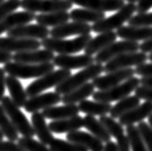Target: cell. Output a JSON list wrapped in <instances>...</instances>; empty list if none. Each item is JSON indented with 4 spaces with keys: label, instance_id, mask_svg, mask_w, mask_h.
Segmentation results:
<instances>
[{
    "label": "cell",
    "instance_id": "cell-1",
    "mask_svg": "<svg viewBox=\"0 0 152 151\" xmlns=\"http://www.w3.org/2000/svg\"><path fill=\"white\" fill-rule=\"evenodd\" d=\"M91 38V34L80 35L71 40L47 37L42 40V47L59 54H73L85 50Z\"/></svg>",
    "mask_w": 152,
    "mask_h": 151
},
{
    "label": "cell",
    "instance_id": "cell-2",
    "mask_svg": "<svg viewBox=\"0 0 152 151\" xmlns=\"http://www.w3.org/2000/svg\"><path fill=\"white\" fill-rule=\"evenodd\" d=\"M102 72H104V66L101 63H93L86 68H83V70L79 71L78 73L69 76L66 79L55 87V91L61 95L66 94L85 84L91 79L100 76Z\"/></svg>",
    "mask_w": 152,
    "mask_h": 151
},
{
    "label": "cell",
    "instance_id": "cell-3",
    "mask_svg": "<svg viewBox=\"0 0 152 151\" xmlns=\"http://www.w3.org/2000/svg\"><path fill=\"white\" fill-rule=\"evenodd\" d=\"M55 65L52 62L41 63V64H29V63L8 62L4 64V70L7 74L18 78H41L42 76L54 71Z\"/></svg>",
    "mask_w": 152,
    "mask_h": 151
},
{
    "label": "cell",
    "instance_id": "cell-4",
    "mask_svg": "<svg viewBox=\"0 0 152 151\" xmlns=\"http://www.w3.org/2000/svg\"><path fill=\"white\" fill-rule=\"evenodd\" d=\"M136 10H137V5L135 3H127L114 15L94 22L91 25V29L94 32L98 34L118 29L129 21V19L135 14Z\"/></svg>",
    "mask_w": 152,
    "mask_h": 151
},
{
    "label": "cell",
    "instance_id": "cell-5",
    "mask_svg": "<svg viewBox=\"0 0 152 151\" xmlns=\"http://www.w3.org/2000/svg\"><path fill=\"white\" fill-rule=\"evenodd\" d=\"M141 84V79L137 77H132L126 79L119 84L109 89L98 90L93 94V98L94 101L104 102V103H112L115 101H119L121 99L129 96L135 89Z\"/></svg>",
    "mask_w": 152,
    "mask_h": 151
},
{
    "label": "cell",
    "instance_id": "cell-6",
    "mask_svg": "<svg viewBox=\"0 0 152 151\" xmlns=\"http://www.w3.org/2000/svg\"><path fill=\"white\" fill-rule=\"evenodd\" d=\"M1 106L19 134H21L23 137L28 138H33L35 136L33 126L10 96L3 97L1 100Z\"/></svg>",
    "mask_w": 152,
    "mask_h": 151
},
{
    "label": "cell",
    "instance_id": "cell-7",
    "mask_svg": "<svg viewBox=\"0 0 152 151\" xmlns=\"http://www.w3.org/2000/svg\"><path fill=\"white\" fill-rule=\"evenodd\" d=\"M69 76H71L70 70L60 68L59 70H54L41 78H38L26 87L27 96L33 97L38 94H41L45 90L49 89L51 87H56Z\"/></svg>",
    "mask_w": 152,
    "mask_h": 151
},
{
    "label": "cell",
    "instance_id": "cell-8",
    "mask_svg": "<svg viewBox=\"0 0 152 151\" xmlns=\"http://www.w3.org/2000/svg\"><path fill=\"white\" fill-rule=\"evenodd\" d=\"M70 0H20V7L33 13H52L69 11L72 8Z\"/></svg>",
    "mask_w": 152,
    "mask_h": 151
},
{
    "label": "cell",
    "instance_id": "cell-9",
    "mask_svg": "<svg viewBox=\"0 0 152 151\" xmlns=\"http://www.w3.org/2000/svg\"><path fill=\"white\" fill-rule=\"evenodd\" d=\"M147 59H148V55H146V53L142 51L126 53L106 62L104 66V72L110 73L121 69L131 68L132 66L137 67L142 63H145Z\"/></svg>",
    "mask_w": 152,
    "mask_h": 151
},
{
    "label": "cell",
    "instance_id": "cell-10",
    "mask_svg": "<svg viewBox=\"0 0 152 151\" xmlns=\"http://www.w3.org/2000/svg\"><path fill=\"white\" fill-rule=\"evenodd\" d=\"M140 50V44L138 42L128 41V40H122V41L114 42L111 45L106 47L103 50L99 51L95 54L94 62L96 63H106L111 59L118 56V55L138 51Z\"/></svg>",
    "mask_w": 152,
    "mask_h": 151
},
{
    "label": "cell",
    "instance_id": "cell-11",
    "mask_svg": "<svg viewBox=\"0 0 152 151\" xmlns=\"http://www.w3.org/2000/svg\"><path fill=\"white\" fill-rule=\"evenodd\" d=\"M135 69L126 68L114 71V72L107 73L105 76H98L93 79V84L98 90L109 89L111 87L119 84L126 79L134 77Z\"/></svg>",
    "mask_w": 152,
    "mask_h": 151
},
{
    "label": "cell",
    "instance_id": "cell-12",
    "mask_svg": "<svg viewBox=\"0 0 152 151\" xmlns=\"http://www.w3.org/2000/svg\"><path fill=\"white\" fill-rule=\"evenodd\" d=\"M42 42L37 39L18 37H0V50L8 53H22V51L39 50Z\"/></svg>",
    "mask_w": 152,
    "mask_h": 151
},
{
    "label": "cell",
    "instance_id": "cell-13",
    "mask_svg": "<svg viewBox=\"0 0 152 151\" xmlns=\"http://www.w3.org/2000/svg\"><path fill=\"white\" fill-rule=\"evenodd\" d=\"M94 63L93 55L81 54V55H71V54H58L53 59V64L61 69L73 70L83 69Z\"/></svg>",
    "mask_w": 152,
    "mask_h": 151
},
{
    "label": "cell",
    "instance_id": "cell-14",
    "mask_svg": "<svg viewBox=\"0 0 152 151\" xmlns=\"http://www.w3.org/2000/svg\"><path fill=\"white\" fill-rule=\"evenodd\" d=\"M62 102L61 94L54 92H47V93H41L36 96L29 97V99L26 101L25 106L23 108L29 113H37L41 110H45L49 107L55 106Z\"/></svg>",
    "mask_w": 152,
    "mask_h": 151
},
{
    "label": "cell",
    "instance_id": "cell-15",
    "mask_svg": "<svg viewBox=\"0 0 152 151\" xmlns=\"http://www.w3.org/2000/svg\"><path fill=\"white\" fill-rule=\"evenodd\" d=\"M91 31H93V29H91V26L89 23L79 21H67L64 23V24L53 27L50 30V36L53 38L64 39L69 36H73V35L80 36V35L91 34Z\"/></svg>",
    "mask_w": 152,
    "mask_h": 151
},
{
    "label": "cell",
    "instance_id": "cell-16",
    "mask_svg": "<svg viewBox=\"0 0 152 151\" xmlns=\"http://www.w3.org/2000/svg\"><path fill=\"white\" fill-rule=\"evenodd\" d=\"M7 35L10 37L28 38V39H45L50 35V30L46 26L37 24H23L9 30Z\"/></svg>",
    "mask_w": 152,
    "mask_h": 151
},
{
    "label": "cell",
    "instance_id": "cell-17",
    "mask_svg": "<svg viewBox=\"0 0 152 151\" xmlns=\"http://www.w3.org/2000/svg\"><path fill=\"white\" fill-rule=\"evenodd\" d=\"M34 19H36V15L33 12H13L0 21V35L8 32L15 27L27 24V23L33 21Z\"/></svg>",
    "mask_w": 152,
    "mask_h": 151
},
{
    "label": "cell",
    "instance_id": "cell-18",
    "mask_svg": "<svg viewBox=\"0 0 152 151\" xmlns=\"http://www.w3.org/2000/svg\"><path fill=\"white\" fill-rule=\"evenodd\" d=\"M54 53L48 50H34L15 53L13 55V60L19 63H29V64H41V63L51 62L54 59Z\"/></svg>",
    "mask_w": 152,
    "mask_h": 151
},
{
    "label": "cell",
    "instance_id": "cell-19",
    "mask_svg": "<svg viewBox=\"0 0 152 151\" xmlns=\"http://www.w3.org/2000/svg\"><path fill=\"white\" fill-rule=\"evenodd\" d=\"M66 141L81 144L89 151H103L104 142L90 133L76 130L66 134Z\"/></svg>",
    "mask_w": 152,
    "mask_h": 151
},
{
    "label": "cell",
    "instance_id": "cell-20",
    "mask_svg": "<svg viewBox=\"0 0 152 151\" xmlns=\"http://www.w3.org/2000/svg\"><path fill=\"white\" fill-rule=\"evenodd\" d=\"M70 1L82 8L104 12V13L118 11L125 5L124 0H70Z\"/></svg>",
    "mask_w": 152,
    "mask_h": 151
},
{
    "label": "cell",
    "instance_id": "cell-21",
    "mask_svg": "<svg viewBox=\"0 0 152 151\" xmlns=\"http://www.w3.org/2000/svg\"><path fill=\"white\" fill-rule=\"evenodd\" d=\"M150 114H152V103L145 101L142 105L137 106L136 108L132 109L126 113L122 114L121 117H118V122L122 126L134 125L135 123L142 122Z\"/></svg>",
    "mask_w": 152,
    "mask_h": 151
},
{
    "label": "cell",
    "instance_id": "cell-22",
    "mask_svg": "<svg viewBox=\"0 0 152 151\" xmlns=\"http://www.w3.org/2000/svg\"><path fill=\"white\" fill-rule=\"evenodd\" d=\"M117 35L128 41H145L152 38V26H121L117 29Z\"/></svg>",
    "mask_w": 152,
    "mask_h": 151
},
{
    "label": "cell",
    "instance_id": "cell-23",
    "mask_svg": "<svg viewBox=\"0 0 152 151\" xmlns=\"http://www.w3.org/2000/svg\"><path fill=\"white\" fill-rule=\"evenodd\" d=\"M117 38L118 35L117 32H115V31H108V32L99 33L97 36L90 40V42L88 43L84 51H85L86 54L89 55L96 54L99 51L103 50L106 47L111 45L112 43L115 42Z\"/></svg>",
    "mask_w": 152,
    "mask_h": 151
},
{
    "label": "cell",
    "instance_id": "cell-24",
    "mask_svg": "<svg viewBox=\"0 0 152 151\" xmlns=\"http://www.w3.org/2000/svg\"><path fill=\"white\" fill-rule=\"evenodd\" d=\"M31 124L35 131V135L38 137L39 141L45 144V145H49L50 142L53 141L54 137L52 135V132L49 129L48 125H47L45 117L43 116V114L39 112L32 113Z\"/></svg>",
    "mask_w": 152,
    "mask_h": 151
},
{
    "label": "cell",
    "instance_id": "cell-25",
    "mask_svg": "<svg viewBox=\"0 0 152 151\" xmlns=\"http://www.w3.org/2000/svg\"><path fill=\"white\" fill-rule=\"evenodd\" d=\"M80 113L79 107L76 104H64V106H52L42 110L43 116L51 120L69 118L78 115Z\"/></svg>",
    "mask_w": 152,
    "mask_h": 151
},
{
    "label": "cell",
    "instance_id": "cell-26",
    "mask_svg": "<svg viewBox=\"0 0 152 151\" xmlns=\"http://www.w3.org/2000/svg\"><path fill=\"white\" fill-rule=\"evenodd\" d=\"M49 129L52 133L56 134H63V133H69L72 131H76L84 127V119L80 115L75 116L59 119V120H53L48 124Z\"/></svg>",
    "mask_w": 152,
    "mask_h": 151
},
{
    "label": "cell",
    "instance_id": "cell-27",
    "mask_svg": "<svg viewBox=\"0 0 152 151\" xmlns=\"http://www.w3.org/2000/svg\"><path fill=\"white\" fill-rule=\"evenodd\" d=\"M6 86L10 92L11 99L18 108H23L25 103L28 100L26 90L23 88L21 82L18 81V78L9 75L6 77Z\"/></svg>",
    "mask_w": 152,
    "mask_h": 151
},
{
    "label": "cell",
    "instance_id": "cell-28",
    "mask_svg": "<svg viewBox=\"0 0 152 151\" xmlns=\"http://www.w3.org/2000/svg\"><path fill=\"white\" fill-rule=\"evenodd\" d=\"M94 85L93 82H87L82 86L78 87L70 92L64 94L62 97V102L64 104H76L80 103L90 96H93L94 92Z\"/></svg>",
    "mask_w": 152,
    "mask_h": 151
},
{
    "label": "cell",
    "instance_id": "cell-29",
    "mask_svg": "<svg viewBox=\"0 0 152 151\" xmlns=\"http://www.w3.org/2000/svg\"><path fill=\"white\" fill-rule=\"evenodd\" d=\"M84 119V127L91 132V135L96 137L103 142H108L111 141V135L108 133V131L104 127V125L99 121V119H96L94 115H86Z\"/></svg>",
    "mask_w": 152,
    "mask_h": 151
},
{
    "label": "cell",
    "instance_id": "cell-30",
    "mask_svg": "<svg viewBox=\"0 0 152 151\" xmlns=\"http://www.w3.org/2000/svg\"><path fill=\"white\" fill-rule=\"evenodd\" d=\"M79 110L83 113H86L88 115H106L107 113H110V110L112 109L111 103H104L99 101H90V100H84L79 103Z\"/></svg>",
    "mask_w": 152,
    "mask_h": 151
},
{
    "label": "cell",
    "instance_id": "cell-31",
    "mask_svg": "<svg viewBox=\"0 0 152 151\" xmlns=\"http://www.w3.org/2000/svg\"><path fill=\"white\" fill-rule=\"evenodd\" d=\"M70 19L69 14L67 11H62V12H52V13H43L36 16V21L37 23L43 26H58L64 24L69 21Z\"/></svg>",
    "mask_w": 152,
    "mask_h": 151
},
{
    "label": "cell",
    "instance_id": "cell-32",
    "mask_svg": "<svg viewBox=\"0 0 152 151\" xmlns=\"http://www.w3.org/2000/svg\"><path fill=\"white\" fill-rule=\"evenodd\" d=\"M69 17L73 21L79 22H96L105 18V13L99 11H94L86 8H77L71 10Z\"/></svg>",
    "mask_w": 152,
    "mask_h": 151
},
{
    "label": "cell",
    "instance_id": "cell-33",
    "mask_svg": "<svg viewBox=\"0 0 152 151\" xmlns=\"http://www.w3.org/2000/svg\"><path fill=\"white\" fill-rule=\"evenodd\" d=\"M140 100L141 99L138 98L136 95H134V96H130L129 95V96L121 99L115 106L112 107V109L110 110V116L115 119L121 117L122 114L126 113L132 109L139 106Z\"/></svg>",
    "mask_w": 152,
    "mask_h": 151
},
{
    "label": "cell",
    "instance_id": "cell-34",
    "mask_svg": "<svg viewBox=\"0 0 152 151\" xmlns=\"http://www.w3.org/2000/svg\"><path fill=\"white\" fill-rule=\"evenodd\" d=\"M0 131L4 135V137H6L11 141H17L19 138V133L15 129V125L11 121L1 105H0Z\"/></svg>",
    "mask_w": 152,
    "mask_h": 151
},
{
    "label": "cell",
    "instance_id": "cell-35",
    "mask_svg": "<svg viewBox=\"0 0 152 151\" xmlns=\"http://www.w3.org/2000/svg\"><path fill=\"white\" fill-rule=\"evenodd\" d=\"M126 127V136L129 140L132 151H148L138 127L135 125H129Z\"/></svg>",
    "mask_w": 152,
    "mask_h": 151
},
{
    "label": "cell",
    "instance_id": "cell-36",
    "mask_svg": "<svg viewBox=\"0 0 152 151\" xmlns=\"http://www.w3.org/2000/svg\"><path fill=\"white\" fill-rule=\"evenodd\" d=\"M49 147L52 151H89L81 144L55 138L49 144Z\"/></svg>",
    "mask_w": 152,
    "mask_h": 151
},
{
    "label": "cell",
    "instance_id": "cell-37",
    "mask_svg": "<svg viewBox=\"0 0 152 151\" xmlns=\"http://www.w3.org/2000/svg\"><path fill=\"white\" fill-rule=\"evenodd\" d=\"M99 121L104 125L108 133L111 135V137L118 138L124 134V129H123L122 125L118 121H115L113 117L107 116V115H101L99 117Z\"/></svg>",
    "mask_w": 152,
    "mask_h": 151
},
{
    "label": "cell",
    "instance_id": "cell-38",
    "mask_svg": "<svg viewBox=\"0 0 152 151\" xmlns=\"http://www.w3.org/2000/svg\"><path fill=\"white\" fill-rule=\"evenodd\" d=\"M18 144L20 145L26 151H52L50 147H47L45 144L34 140L33 138H19L18 140Z\"/></svg>",
    "mask_w": 152,
    "mask_h": 151
},
{
    "label": "cell",
    "instance_id": "cell-39",
    "mask_svg": "<svg viewBox=\"0 0 152 151\" xmlns=\"http://www.w3.org/2000/svg\"><path fill=\"white\" fill-rule=\"evenodd\" d=\"M128 24L131 26H152V12L133 15L128 21Z\"/></svg>",
    "mask_w": 152,
    "mask_h": 151
},
{
    "label": "cell",
    "instance_id": "cell-40",
    "mask_svg": "<svg viewBox=\"0 0 152 151\" xmlns=\"http://www.w3.org/2000/svg\"><path fill=\"white\" fill-rule=\"evenodd\" d=\"M138 129L141 133L143 141L146 145L148 151H152V128L150 125L146 122H140L138 124Z\"/></svg>",
    "mask_w": 152,
    "mask_h": 151
},
{
    "label": "cell",
    "instance_id": "cell-41",
    "mask_svg": "<svg viewBox=\"0 0 152 151\" xmlns=\"http://www.w3.org/2000/svg\"><path fill=\"white\" fill-rule=\"evenodd\" d=\"M20 7V0H5L0 3V21Z\"/></svg>",
    "mask_w": 152,
    "mask_h": 151
},
{
    "label": "cell",
    "instance_id": "cell-42",
    "mask_svg": "<svg viewBox=\"0 0 152 151\" xmlns=\"http://www.w3.org/2000/svg\"><path fill=\"white\" fill-rule=\"evenodd\" d=\"M135 95L140 99L152 103V87L140 84L135 89Z\"/></svg>",
    "mask_w": 152,
    "mask_h": 151
},
{
    "label": "cell",
    "instance_id": "cell-43",
    "mask_svg": "<svg viewBox=\"0 0 152 151\" xmlns=\"http://www.w3.org/2000/svg\"><path fill=\"white\" fill-rule=\"evenodd\" d=\"M135 74L143 78L152 77V61L151 63H142V64L136 67Z\"/></svg>",
    "mask_w": 152,
    "mask_h": 151
},
{
    "label": "cell",
    "instance_id": "cell-44",
    "mask_svg": "<svg viewBox=\"0 0 152 151\" xmlns=\"http://www.w3.org/2000/svg\"><path fill=\"white\" fill-rule=\"evenodd\" d=\"M0 151H26L20 145L15 144V141H0Z\"/></svg>",
    "mask_w": 152,
    "mask_h": 151
},
{
    "label": "cell",
    "instance_id": "cell-45",
    "mask_svg": "<svg viewBox=\"0 0 152 151\" xmlns=\"http://www.w3.org/2000/svg\"><path fill=\"white\" fill-rule=\"evenodd\" d=\"M117 146L118 151H131L129 140H128V137L124 134L117 138Z\"/></svg>",
    "mask_w": 152,
    "mask_h": 151
},
{
    "label": "cell",
    "instance_id": "cell-46",
    "mask_svg": "<svg viewBox=\"0 0 152 151\" xmlns=\"http://www.w3.org/2000/svg\"><path fill=\"white\" fill-rule=\"evenodd\" d=\"M152 8V0H139L137 2V13H145Z\"/></svg>",
    "mask_w": 152,
    "mask_h": 151
},
{
    "label": "cell",
    "instance_id": "cell-47",
    "mask_svg": "<svg viewBox=\"0 0 152 151\" xmlns=\"http://www.w3.org/2000/svg\"><path fill=\"white\" fill-rule=\"evenodd\" d=\"M6 72L4 68H0V102L4 97L6 88Z\"/></svg>",
    "mask_w": 152,
    "mask_h": 151
},
{
    "label": "cell",
    "instance_id": "cell-48",
    "mask_svg": "<svg viewBox=\"0 0 152 151\" xmlns=\"http://www.w3.org/2000/svg\"><path fill=\"white\" fill-rule=\"evenodd\" d=\"M140 50H141V51H142V53H152V38L143 41V43L140 45Z\"/></svg>",
    "mask_w": 152,
    "mask_h": 151
},
{
    "label": "cell",
    "instance_id": "cell-49",
    "mask_svg": "<svg viewBox=\"0 0 152 151\" xmlns=\"http://www.w3.org/2000/svg\"><path fill=\"white\" fill-rule=\"evenodd\" d=\"M12 59H13V55L11 54V53L0 50V64H6Z\"/></svg>",
    "mask_w": 152,
    "mask_h": 151
},
{
    "label": "cell",
    "instance_id": "cell-50",
    "mask_svg": "<svg viewBox=\"0 0 152 151\" xmlns=\"http://www.w3.org/2000/svg\"><path fill=\"white\" fill-rule=\"evenodd\" d=\"M103 151H118V146L117 144L114 141H108L106 144L104 145V150Z\"/></svg>",
    "mask_w": 152,
    "mask_h": 151
},
{
    "label": "cell",
    "instance_id": "cell-51",
    "mask_svg": "<svg viewBox=\"0 0 152 151\" xmlns=\"http://www.w3.org/2000/svg\"><path fill=\"white\" fill-rule=\"evenodd\" d=\"M141 84L152 87V77H148V78H143L142 77L141 78Z\"/></svg>",
    "mask_w": 152,
    "mask_h": 151
},
{
    "label": "cell",
    "instance_id": "cell-52",
    "mask_svg": "<svg viewBox=\"0 0 152 151\" xmlns=\"http://www.w3.org/2000/svg\"><path fill=\"white\" fill-rule=\"evenodd\" d=\"M148 124L150 125V127L152 128V114H150L148 116Z\"/></svg>",
    "mask_w": 152,
    "mask_h": 151
},
{
    "label": "cell",
    "instance_id": "cell-53",
    "mask_svg": "<svg viewBox=\"0 0 152 151\" xmlns=\"http://www.w3.org/2000/svg\"><path fill=\"white\" fill-rule=\"evenodd\" d=\"M124 1H128V3H137L139 0H124Z\"/></svg>",
    "mask_w": 152,
    "mask_h": 151
},
{
    "label": "cell",
    "instance_id": "cell-54",
    "mask_svg": "<svg viewBox=\"0 0 152 151\" xmlns=\"http://www.w3.org/2000/svg\"><path fill=\"white\" fill-rule=\"evenodd\" d=\"M3 138H4V135L2 134V132L0 131V141H3Z\"/></svg>",
    "mask_w": 152,
    "mask_h": 151
},
{
    "label": "cell",
    "instance_id": "cell-55",
    "mask_svg": "<svg viewBox=\"0 0 152 151\" xmlns=\"http://www.w3.org/2000/svg\"><path fill=\"white\" fill-rule=\"evenodd\" d=\"M148 59L150 61H152V53H150V54L148 55Z\"/></svg>",
    "mask_w": 152,
    "mask_h": 151
},
{
    "label": "cell",
    "instance_id": "cell-56",
    "mask_svg": "<svg viewBox=\"0 0 152 151\" xmlns=\"http://www.w3.org/2000/svg\"><path fill=\"white\" fill-rule=\"evenodd\" d=\"M5 0H0V3H2V2H4Z\"/></svg>",
    "mask_w": 152,
    "mask_h": 151
}]
</instances>
